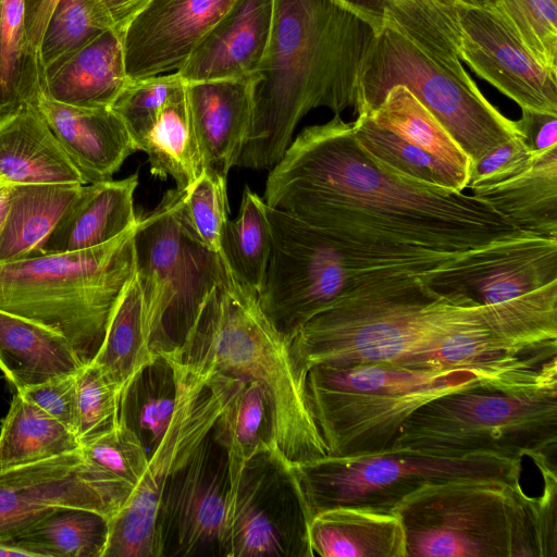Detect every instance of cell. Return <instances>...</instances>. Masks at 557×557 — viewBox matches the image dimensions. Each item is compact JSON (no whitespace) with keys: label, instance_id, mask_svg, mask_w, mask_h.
I'll list each match as a JSON object with an SVG mask.
<instances>
[{"label":"cell","instance_id":"74e56055","mask_svg":"<svg viewBox=\"0 0 557 557\" xmlns=\"http://www.w3.org/2000/svg\"><path fill=\"white\" fill-rule=\"evenodd\" d=\"M42 71L25 25V0H0V115L37 107Z\"/></svg>","mask_w":557,"mask_h":557},{"label":"cell","instance_id":"7a4b0ae2","mask_svg":"<svg viewBox=\"0 0 557 557\" xmlns=\"http://www.w3.org/2000/svg\"><path fill=\"white\" fill-rule=\"evenodd\" d=\"M483 329L509 332L534 344L556 339V286L481 305L462 292L424 284L334 306L309 320L290 339V348L305 377L315 364L434 368L433 359L451 339Z\"/></svg>","mask_w":557,"mask_h":557},{"label":"cell","instance_id":"4dcf8cb0","mask_svg":"<svg viewBox=\"0 0 557 557\" xmlns=\"http://www.w3.org/2000/svg\"><path fill=\"white\" fill-rule=\"evenodd\" d=\"M211 434L227 454L231 500L248 460L263 449L275 448L271 406L263 388L235 377Z\"/></svg>","mask_w":557,"mask_h":557},{"label":"cell","instance_id":"484cf974","mask_svg":"<svg viewBox=\"0 0 557 557\" xmlns=\"http://www.w3.org/2000/svg\"><path fill=\"white\" fill-rule=\"evenodd\" d=\"M122 39L104 30L42 72L41 95L82 108H111L129 83Z\"/></svg>","mask_w":557,"mask_h":557},{"label":"cell","instance_id":"d6986e66","mask_svg":"<svg viewBox=\"0 0 557 557\" xmlns=\"http://www.w3.org/2000/svg\"><path fill=\"white\" fill-rule=\"evenodd\" d=\"M557 282V238L537 235L493 244L459 268L430 282L436 290L462 292L481 305L518 298Z\"/></svg>","mask_w":557,"mask_h":557},{"label":"cell","instance_id":"9a60e30c","mask_svg":"<svg viewBox=\"0 0 557 557\" xmlns=\"http://www.w3.org/2000/svg\"><path fill=\"white\" fill-rule=\"evenodd\" d=\"M135 486L94 465L78 449L0 469V542L58 508L98 512L109 521Z\"/></svg>","mask_w":557,"mask_h":557},{"label":"cell","instance_id":"3957f363","mask_svg":"<svg viewBox=\"0 0 557 557\" xmlns=\"http://www.w3.org/2000/svg\"><path fill=\"white\" fill-rule=\"evenodd\" d=\"M376 36L334 0H274L271 40L255 76L251 125L236 165L272 168L313 109L355 111Z\"/></svg>","mask_w":557,"mask_h":557},{"label":"cell","instance_id":"60d3db41","mask_svg":"<svg viewBox=\"0 0 557 557\" xmlns=\"http://www.w3.org/2000/svg\"><path fill=\"white\" fill-rule=\"evenodd\" d=\"M532 57L557 74V0H488Z\"/></svg>","mask_w":557,"mask_h":557},{"label":"cell","instance_id":"d590c367","mask_svg":"<svg viewBox=\"0 0 557 557\" xmlns=\"http://www.w3.org/2000/svg\"><path fill=\"white\" fill-rule=\"evenodd\" d=\"M109 520L85 509L58 508L3 542L33 557H103Z\"/></svg>","mask_w":557,"mask_h":557},{"label":"cell","instance_id":"7c38bea8","mask_svg":"<svg viewBox=\"0 0 557 557\" xmlns=\"http://www.w3.org/2000/svg\"><path fill=\"white\" fill-rule=\"evenodd\" d=\"M395 85L406 86L442 123L471 160L519 135L516 121L500 113L480 91L442 69L391 27L369 51L354 114L374 110Z\"/></svg>","mask_w":557,"mask_h":557},{"label":"cell","instance_id":"f35d334b","mask_svg":"<svg viewBox=\"0 0 557 557\" xmlns=\"http://www.w3.org/2000/svg\"><path fill=\"white\" fill-rule=\"evenodd\" d=\"M271 249L267 205L246 186L237 216L227 220L223 226L220 256L234 277L258 295L264 282Z\"/></svg>","mask_w":557,"mask_h":557},{"label":"cell","instance_id":"44dd1931","mask_svg":"<svg viewBox=\"0 0 557 557\" xmlns=\"http://www.w3.org/2000/svg\"><path fill=\"white\" fill-rule=\"evenodd\" d=\"M255 77L185 83L203 171L224 180L240 156L252 120Z\"/></svg>","mask_w":557,"mask_h":557},{"label":"cell","instance_id":"816d5d0a","mask_svg":"<svg viewBox=\"0 0 557 557\" xmlns=\"http://www.w3.org/2000/svg\"><path fill=\"white\" fill-rule=\"evenodd\" d=\"M57 2L58 0H25L26 35L37 54L44 30Z\"/></svg>","mask_w":557,"mask_h":557},{"label":"cell","instance_id":"83f0119b","mask_svg":"<svg viewBox=\"0 0 557 557\" xmlns=\"http://www.w3.org/2000/svg\"><path fill=\"white\" fill-rule=\"evenodd\" d=\"M83 364L61 334L0 310V370L15 391L75 374Z\"/></svg>","mask_w":557,"mask_h":557},{"label":"cell","instance_id":"ffe728a7","mask_svg":"<svg viewBox=\"0 0 557 557\" xmlns=\"http://www.w3.org/2000/svg\"><path fill=\"white\" fill-rule=\"evenodd\" d=\"M274 0H235L177 72L185 83L249 78L271 40Z\"/></svg>","mask_w":557,"mask_h":557},{"label":"cell","instance_id":"603a6c76","mask_svg":"<svg viewBox=\"0 0 557 557\" xmlns=\"http://www.w3.org/2000/svg\"><path fill=\"white\" fill-rule=\"evenodd\" d=\"M376 33L391 27L426 58L458 78L471 82L459 57V0H334Z\"/></svg>","mask_w":557,"mask_h":557},{"label":"cell","instance_id":"7dc6e473","mask_svg":"<svg viewBox=\"0 0 557 557\" xmlns=\"http://www.w3.org/2000/svg\"><path fill=\"white\" fill-rule=\"evenodd\" d=\"M539 153L519 134L471 163L467 188L496 184L530 165Z\"/></svg>","mask_w":557,"mask_h":557},{"label":"cell","instance_id":"8992f818","mask_svg":"<svg viewBox=\"0 0 557 557\" xmlns=\"http://www.w3.org/2000/svg\"><path fill=\"white\" fill-rule=\"evenodd\" d=\"M175 354L184 362L258 383L270 401L274 446L288 463L327 456L290 341L227 267Z\"/></svg>","mask_w":557,"mask_h":557},{"label":"cell","instance_id":"2e32d148","mask_svg":"<svg viewBox=\"0 0 557 557\" xmlns=\"http://www.w3.org/2000/svg\"><path fill=\"white\" fill-rule=\"evenodd\" d=\"M230 487L226 450L210 431L164 486L158 557L223 556Z\"/></svg>","mask_w":557,"mask_h":557},{"label":"cell","instance_id":"277c9868","mask_svg":"<svg viewBox=\"0 0 557 557\" xmlns=\"http://www.w3.org/2000/svg\"><path fill=\"white\" fill-rule=\"evenodd\" d=\"M267 214L272 249L257 299L268 320L289 341L309 320L334 306L429 284L474 251L352 240L268 206Z\"/></svg>","mask_w":557,"mask_h":557},{"label":"cell","instance_id":"11a10c76","mask_svg":"<svg viewBox=\"0 0 557 557\" xmlns=\"http://www.w3.org/2000/svg\"><path fill=\"white\" fill-rule=\"evenodd\" d=\"M459 1L468 2V3L482 4V3L487 2L488 0H459Z\"/></svg>","mask_w":557,"mask_h":557},{"label":"cell","instance_id":"7bdbcfd3","mask_svg":"<svg viewBox=\"0 0 557 557\" xmlns=\"http://www.w3.org/2000/svg\"><path fill=\"white\" fill-rule=\"evenodd\" d=\"M183 84L177 72L131 79L111 106L138 151L162 109Z\"/></svg>","mask_w":557,"mask_h":557},{"label":"cell","instance_id":"9f6ffc18","mask_svg":"<svg viewBox=\"0 0 557 557\" xmlns=\"http://www.w3.org/2000/svg\"><path fill=\"white\" fill-rule=\"evenodd\" d=\"M4 188L3 184L0 181V191Z\"/></svg>","mask_w":557,"mask_h":557},{"label":"cell","instance_id":"cb8c5ba5","mask_svg":"<svg viewBox=\"0 0 557 557\" xmlns=\"http://www.w3.org/2000/svg\"><path fill=\"white\" fill-rule=\"evenodd\" d=\"M137 185V173L120 181L82 185L38 256L89 249L134 228L139 220L134 208Z\"/></svg>","mask_w":557,"mask_h":557},{"label":"cell","instance_id":"5bb4252c","mask_svg":"<svg viewBox=\"0 0 557 557\" xmlns=\"http://www.w3.org/2000/svg\"><path fill=\"white\" fill-rule=\"evenodd\" d=\"M310 518L290 470L276 448L248 460L227 509L223 557H313Z\"/></svg>","mask_w":557,"mask_h":557},{"label":"cell","instance_id":"bcb514c9","mask_svg":"<svg viewBox=\"0 0 557 557\" xmlns=\"http://www.w3.org/2000/svg\"><path fill=\"white\" fill-rule=\"evenodd\" d=\"M81 450L90 462L133 486L141 480L149 461L139 437L121 422L82 443Z\"/></svg>","mask_w":557,"mask_h":557},{"label":"cell","instance_id":"f546056e","mask_svg":"<svg viewBox=\"0 0 557 557\" xmlns=\"http://www.w3.org/2000/svg\"><path fill=\"white\" fill-rule=\"evenodd\" d=\"M9 206L0 230V263L38 256L41 246L82 184L9 186Z\"/></svg>","mask_w":557,"mask_h":557},{"label":"cell","instance_id":"db71d44e","mask_svg":"<svg viewBox=\"0 0 557 557\" xmlns=\"http://www.w3.org/2000/svg\"><path fill=\"white\" fill-rule=\"evenodd\" d=\"M9 206L8 188L4 187L0 191V230L5 219V214Z\"/></svg>","mask_w":557,"mask_h":557},{"label":"cell","instance_id":"d4e9b609","mask_svg":"<svg viewBox=\"0 0 557 557\" xmlns=\"http://www.w3.org/2000/svg\"><path fill=\"white\" fill-rule=\"evenodd\" d=\"M0 181L4 187L84 185L77 169L33 104L0 115Z\"/></svg>","mask_w":557,"mask_h":557},{"label":"cell","instance_id":"5b68a950","mask_svg":"<svg viewBox=\"0 0 557 557\" xmlns=\"http://www.w3.org/2000/svg\"><path fill=\"white\" fill-rule=\"evenodd\" d=\"M540 497L520 480L456 478L422 485L394 509L407 557H556V467H537Z\"/></svg>","mask_w":557,"mask_h":557},{"label":"cell","instance_id":"f6af8a7d","mask_svg":"<svg viewBox=\"0 0 557 557\" xmlns=\"http://www.w3.org/2000/svg\"><path fill=\"white\" fill-rule=\"evenodd\" d=\"M226 181L205 171L182 190V215L194 235L210 250L220 253L223 226L228 220Z\"/></svg>","mask_w":557,"mask_h":557},{"label":"cell","instance_id":"7402d4cb","mask_svg":"<svg viewBox=\"0 0 557 557\" xmlns=\"http://www.w3.org/2000/svg\"><path fill=\"white\" fill-rule=\"evenodd\" d=\"M37 108L84 185L109 181L133 152L138 151L120 116L111 108H82L44 95Z\"/></svg>","mask_w":557,"mask_h":557},{"label":"cell","instance_id":"c3c4849f","mask_svg":"<svg viewBox=\"0 0 557 557\" xmlns=\"http://www.w3.org/2000/svg\"><path fill=\"white\" fill-rule=\"evenodd\" d=\"M17 392L22 393L27 399L52 416L77 436L76 373L58 375Z\"/></svg>","mask_w":557,"mask_h":557},{"label":"cell","instance_id":"f907efd6","mask_svg":"<svg viewBox=\"0 0 557 557\" xmlns=\"http://www.w3.org/2000/svg\"><path fill=\"white\" fill-rule=\"evenodd\" d=\"M152 0H90L103 26L122 35L132 22Z\"/></svg>","mask_w":557,"mask_h":557},{"label":"cell","instance_id":"9c48e42d","mask_svg":"<svg viewBox=\"0 0 557 557\" xmlns=\"http://www.w3.org/2000/svg\"><path fill=\"white\" fill-rule=\"evenodd\" d=\"M557 375L505 387L478 386L438 396L401 424L389 449L442 457L493 454L555 458Z\"/></svg>","mask_w":557,"mask_h":557},{"label":"cell","instance_id":"1f68e13d","mask_svg":"<svg viewBox=\"0 0 557 557\" xmlns=\"http://www.w3.org/2000/svg\"><path fill=\"white\" fill-rule=\"evenodd\" d=\"M351 124L358 147L392 175L429 188L456 193L467 188L468 172L403 140L374 123L368 114L357 115Z\"/></svg>","mask_w":557,"mask_h":557},{"label":"cell","instance_id":"836d02e7","mask_svg":"<svg viewBox=\"0 0 557 557\" xmlns=\"http://www.w3.org/2000/svg\"><path fill=\"white\" fill-rule=\"evenodd\" d=\"M140 151L148 156L151 175L161 180L172 177L177 189L187 188L202 173V158L189 113L185 82L162 109Z\"/></svg>","mask_w":557,"mask_h":557},{"label":"cell","instance_id":"52a82bcc","mask_svg":"<svg viewBox=\"0 0 557 557\" xmlns=\"http://www.w3.org/2000/svg\"><path fill=\"white\" fill-rule=\"evenodd\" d=\"M533 376V371L389 362L315 364L306 373V392L327 455L347 457L389 449L406 419L438 396L478 386L518 385Z\"/></svg>","mask_w":557,"mask_h":557},{"label":"cell","instance_id":"e0dca14e","mask_svg":"<svg viewBox=\"0 0 557 557\" xmlns=\"http://www.w3.org/2000/svg\"><path fill=\"white\" fill-rule=\"evenodd\" d=\"M460 60L520 108L557 115V74L541 65L488 3L458 2Z\"/></svg>","mask_w":557,"mask_h":557},{"label":"cell","instance_id":"4316f807","mask_svg":"<svg viewBox=\"0 0 557 557\" xmlns=\"http://www.w3.org/2000/svg\"><path fill=\"white\" fill-rule=\"evenodd\" d=\"M312 556L407 557L406 535L394 512L339 506L314 513L308 524Z\"/></svg>","mask_w":557,"mask_h":557},{"label":"cell","instance_id":"8fae6325","mask_svg":"<svg viewBox=\"0 0 557 557\" xmlns=\"http://www.w3.org/2000/svg\"><path fill=\"white\" fill-rule=\"evenodd\" d=\"M522 459L493 454L442 457L407 450L334 457L293 463L290 470L309 518L347 506L393 512L424 484L456 478L520 480Z\"/></svg>","mask_w":557,"mask_h":557},{"label":"cell","instance_id":"f1b7e54d","mask_svg":"<svg viewBox=\"0 0 557 557\" xmlns=\"http://www.w3.org/2000/svg\"><path fill=\"white\" fill-rule=\"evenodd\" d=\"M471 191L519 230L557 238V149L541 152L513 175Z\"/></svg>","mask_w":557,"mask_h":557},{"label":"cell","instance_id":"30bf717a","mask_svg":"<svg viewBox=\"0 0 557 557\" xmlns=\"http://www.w3.org/2000/svg\"><path fill=\"white\" fill-rule=\"evenodd\" d=\"M181 189L168 190L134 233L135 276L148 318L153 352H177L201 307L225 271L220 253L190 231Z\"/></svg>","mask_w":557,"mask_h":557},{"label":"cell","instance_id":"4fadbf2b","mask_svg":"<svg viewBox=\"0 0 557 557\" xmlns=\"http://www.w3.org/2000/svg\"><path fill=\"white\" fill-rule=\"evenodd\" d=\"M172 355L177 400L164 436L123 509L109 521L103 557H158L157 513L164 486L212 430L235 376L182 361Z\"/></svg>","mask_w":557,"mask_h":557},{"label":"cell","instance_id":"d6a6232c","mask_svg":"<svg viewBox=\"0 0 557 557\" xmlns=\"http://www.w3.org/2000/svg\"><path fill=\"white\" fill-rule=\"evenodd\" d=\"M176 400L177 376L170 352H157L122 391L120 422L135 432L149 456L169 428Z\"/></svg>","mask_w":557,"mask_h":557},{"label":"cell","instance_id":"b9f144b4","mask_svg":"<svg viewBox=\"0 0 557 557\" xmlns=\"http://www.w3.org/2000/svg\"><path fill=\"white\" fill-rule=\"evenodd\" d=\"M104 30L109 29L99 20L90 0H58L38 48L41 71L71 55Z\"/></svg>","mask_w":557,"mask_h":557},{"label":"cell","instance_id":"6da1fadb","mask_svg":"<svg viewBox=\"0 0 557 557\" xmlns=\"http://www.w3.org/2000/svg\"><path fill=\"white\" fill-rule=\"evenodd\" d=\"M263 196L268 207L318 228L387 246L463 252L530 234L473 195L379 168L358 147L351 122L336 114L290 141Z\"/></svg>","mask_w":557,"mask_h":557},{"label":"cell","instance_id":"681fc988","mask_svg":"<svg viewBox=\"0 0 557 557\" xmlns=\"http://www.w3.org/2000/svg\"><path fill=\"white\" fill-rule=\"evenodd\" d=\"M516 121L519 134L535 152L557 149V115L522 109Z\"/></svg>","mask_w":557,"mask_h":557},{"label":"cell","instance_id":"f5cc1de1","mask_svg":"<svg viewBox=\"0 0 557 557\" xmlns=\"http://www.w3.org/2000/svg\"><path fill=\"white\" fill-rule=\"evenodd\" d=\"M21 556L33 557L30 555V553H28L20 547L0 542V557H21Z\"/></svg>","mask_w":557,"mask_h":557},{"label":"cell","instance_id":"ba28073f","mask_svg":"<svg viewBox=\"0 0 557 557\" xmlns=\"http://www.w3.org/2000/svg\"><path fill=\"white\" fill-rule=\"evenodd\" d=\"M135 228L89 249L0 263V310L61 334L90 362L135 274Z\"/></svg>","mask_w":557,"mask_h":557},{"label":"cell","instance_id":"8d00e7d4","mask_svg":"<svg viewBox=\"0 0 557 557\" xmlns=\"http://www.w3.org/2000/svg\"><path fill=\"white\" fill-rule=\"evenodd\" d=\"M81 447L65 425L15 392L0 430V469L28 463Z\"/></svg>","mask_w":557,"mask_h":557},{"label":"cell","instance_id":"ac0fdd59","mask_svg":"<svg viewBox=\"0 0 557 557\" xmlns=\"http://www.w3.org/2000/svg\"><path fill=\"white\" fill-rule=\"evenodd\" d=\"M235 0H152L122 35L127 76L178 72Z\"/></svg>","mask_w":557,"mask_h":557},{"label":"cell","instance_id":"ee69618b","mask_svg":"<svg viewBox=\"0 0 557 557\" xmlns=\"http://www.w3.org/2000/svg\"><path fill=\"white\" fill-rule=\"evenodd\" d=\"M77 437L84 443L120 422V401L123 388L94 362L76 372Z\"/></svg>","mask_w":557,"mask_h":557},{"label":"cell","instance_id":"ab89813d","mask_svg":"<svg viewBox=\"0 0 557 557\" xmlns=\"http://www.w3.org/2000/svg\"><path fill=\"white\" fill-rule=\"evenodd\" d=\"M364 114L403 140L470 173L469 157L406 86L395 85L389 88L381 103Z\"/></svg>","mask_w":557,"mask_h":557},{"label":"cell","instance_id":"e575fe53","mask_svg":"<svg viewBox=\"0 0 557 557\" xmlns=\"http://www.w3.org/2000/svg\"><path fill=\"white\" fill-rule=\"evenodd\" d=\"M145 301L134 274L109 322L103 342L91 360L122 388L152 358Z\"/></svg>","mask_w":557,"mask_h":557}]
</instances>
